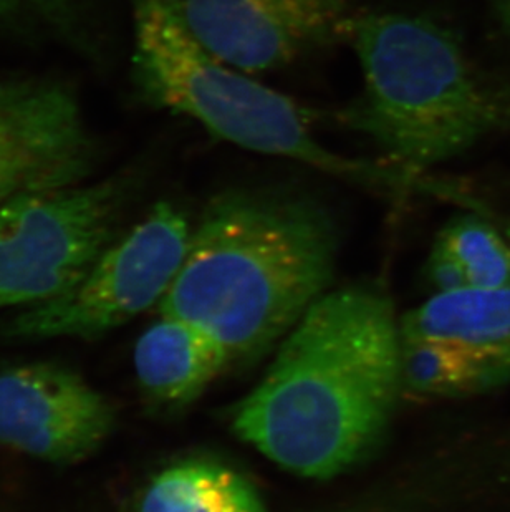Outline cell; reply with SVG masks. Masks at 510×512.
<instances>
[{"instance_id":"1","label":"cell","mask_w":510,"mask_h":512,"mask_svg":"<svg viewBox=\"0 0 510 512\" xmlns=\"http://www.w3.org/2000/svg\"><path fill=\"white\" fill-rule=\"evenodd\" d=\"M393 304L370 285L327 290L285 335L232 426L280 468L345 473L385 435L403 393Z\"/></svg>"},{"instance_id":"2","label":"cell","mask_w":510,"mask_h":512,"mask_svg":"<svg viewBox=\"0 0 510 512\" xmlns=\"http://www.w3.org/2000/svg\"><path fill=\"white\" fill-rule=\"evenodd\" d=\"M337 242L332 214L308 194L226 189L204 209L159 310L214 337L231 363L246 362L327 292Z\"/></svg>"},{"instance_id":"3","label":"cell","mask_w":510,"mask_h":512,"mask_svg":"<svg viewBox=\"0 0 510 512\" xmlns=\"http://www.w3.org/2000/svg\"><path fill=\"white\" fill-rule=\"evenodd\" d=\"M360 95L335 113L401 170L429 174L510 131V83L486 77L458 37L423 15L368 12L350 40Z\"/></svg>"},{"instance_id":"4","label":"cell","mask_w":510,"mask_h":512,"mask_svg":"<svg viewBox=\"0 0 510 512\" xmlns=\"http://www.w3.org/2000/svg\"><path fill=\"white\" fill-rule=\"evenodd\" d=\"M136 77L146 97L198 121L209 135L242 150L287 158L348 183L395 196H469L431 174L388 161L358 160L323 145L310 112L257 78L209 54L189 32L173 0H131Z\"/></svg>"},{"instance_id":"5","label":"cell","mask_w":510,"mask_h":512,"mask_svg":"<svg viewBox=\"0 0 510 512\" xmlns=\"http://www.w3.org/2000/svg\"><path fill=\"white\" fill-rule=\"evenodd\" d=\"M130 181L20 194L0 206V310L70 289L115 241Z\"/></svg>"},{"instance_id":"6","label":"cell","mask_w":510,"mask_h":512,"mask_svg":"<svg viewBox=\"0 0 510 512\" xmlns=\"http://www.w3.org/2000/svg\"><path fill=\"white\" fill-rule=\"evenodd\" d=\"M193 228L174 204L158 203L115 239L80 281L22 310L7 325L17 339H92L135 319L164 295L188 254Z\"/></svg>"},{"instance_id":"7","label":"cell","mask_w":510,"mask_h":512,"mask_svg":"<svg viewBox=\"0 0 510 512\" xmlns=\"http://www.w3.org/2000/svg\"><path fill=\"white\" fill-rule=\"evenodd\" d=\"M194 39L247 75L275 72L350 42L357 0H173Z\"/></svg>"},{"instance_id":"8","label":"cell","mask_w":510,"mask_h":512,"mask_svg":"<svg viewBox=\"0 0 510 512\" xmlns=\"http://www.w3.org/2000/svg\"><path fill=\"white\" fill-rule=\"evenodd\" d=\"M97 156L70 88L50 80H0V206L20 194L82 184Z\"/></svg>"},{"instance_id":"9","label":"cell","mask_w":510,"mask_h":512,"mask_svg":"<svg viewBox=\"0 0 510 512\" xmlns=\"http://www.w3.org/2000/svg\"><path fill=\"white\" fill-rule=\"evenodd\" d=\"M115 408L77 373L30 363L0 370V445L47 463L90 458L110 438Z\"/></svg>"},{"instance_id":"10","label":"cell","mask_w":510,"mask_h":512,"mask_svg":"<svg viewBox=\"0 0 510 512\" xmlns=\"http://www.w3.org/2000/svg\"><path fill=\"white\" fill-rule=\"evenodd\" d=\"M141 392L153 405L183 408L231 365L226 348L196 325L171 315L141 334L133 353Z\"/></svg>"},{"instance_id":"11","label":"cell","mask_w":510,"mask_h":512,"mask_svg":"<svg viewBox=\"0 0 510 512\" xmlns=\"http://www.w3.org/2000/svg\"><path fill=\"white\" fill-rule=\"evenodd\" d=\"M400 330L510 363V285L434 294L401 319Z\"/></svg>"},{"instance_id":"12","label":"cell","mask_w":510,"mask_h":512,"mask_svg":"<svg viewBox=\"0 0 510 512\" xmlns=\"http://www.w3.org/2000/svg\"><path fill=\"white\" fill-rule=\"evenodd\" d=\"M138 512H267L254 484L212 459L169 464L141 494Z\"/></svg>"},{"instance_id":"13","label":"cell","mask_w":510,"mask_h":512,"mask_svg":"<svg viewBox=\"0 0 510 512\" xmlns=\"http://www.w3.org/2000/svg\"><path fill=\"white\" fill-rule=\"evenodd\" d=\"M400 372L403 392L459 397L509 382L510 363L451 343L401 334Z\"/></svg>"},{"instance_id":"14","label":"cell","mask_w":510,"mask_h":512,"mask_svg":"<svg viewBox=\"0 0 510 512\" xmlns=\"http://www.w3.org/2000/svg\"><path fill=\"white\" fill-rule=\"evenodd\" d=\"M436 242L456 257L469 287L499 289L510 285V244L482 216L464 214L453 219Z\"/></svg>"},{"instance_id":"15","label":"cell","mask_w":510,"mask_h":512,"mask_svg":"<svg viewBox=\"0 0 510 512\" xmlns=\"http://www.w3.org/2000/svg\"><path fill=\"white\" fill-rule=\"evenodd\" d=\"M428 277L429 282L436 289V294H439V292H454V290L469 287L466 272L462 269L461 264L439 242L434 244L431 256H429Z\"/></svg>"},{"instance_id":"16","label":"cell","mask_w":510,"mask_h":512,"mask_svg":"<svg viewBox=\"0 0 510 512\" xmlns=\"http://www.w3.org/2000/svg\"><path fill=\"white\" fill-rule=\"evenodd\" d=\"M70 0H0V25L22 17L60 15Z\"/></svg>"},{"instance_id":"17","label":"cell","mask_w":510,"mask_h":512,"mask_svg":"<svg viewBox=\"0 0 510 512\" xmlns=\"http://www.w3.org/2000/svg\"><path fill=\"white\" fill-rule=\"evenodd\" d=\"M494 9H496V17L502 32L510 40V0H494Z\"/></svg>"}]
</instances>
